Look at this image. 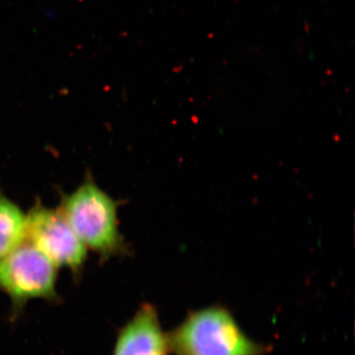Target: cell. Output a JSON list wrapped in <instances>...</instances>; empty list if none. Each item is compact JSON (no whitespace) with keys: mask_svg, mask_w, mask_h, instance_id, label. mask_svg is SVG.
Listing matches in <instances>:
<instances>
[{"mask_svg":"<svg viewBox=\"0 0 355 355\" xmlns=\"http://www.w3.org/2000/svg\"><path fill=\"white\" fill-rule=\"evenodd\" d=\"M58 211L83 246L103 261L127 253L118 218V202L88 175L78 188L62 193Z\"/></svg>","mask_w":355,"mask_h":355,"instance_id":"6da1fadb","label":"cell"},{"mask_svg":"<svg viewBox=\"0 0 355 355\" xmlns=\"http://www.w3.org/2000/svg\"><path fill=\"white\" fill-rule=\"evenodd\" d=\"M167 338L169 349L178 355H259L263 352L220 307L191 313Z\"/></svg>","mask_w":355,"mask_h":355,"instance_id":"7a4b0ae2","label":"cell"},{"mask_svg":"<svg viewBox=\"0 0 355 355\" xmlns=\"http://www.w3.org/2000/svg\"><path fill=\"white\" fill-rule=\"evenodd\" d=\"M58 270L26 242L0 258V292L10 299L12 317H17L31 300L57 302Z\"/></svg>","mask_w":355,"mask_h":355,"instance_id":"3957f363","label":"cell"},{"mask_svg":"<svg viewBox=\"0 0 355 355\" xmlns=\"http://www.w3.org/2000/svg\"><path fill=\"white\" fill-rule=\"evenodd\" d=\"M25 242L44 254L57 268H67L80 277L87 249L58 209L38 202L26 214Z\"/></svg>","mask_w":355,"mask_h":355,"instance_id":"277c9868","label":"cell"},{"mask_svg":"<svg viewBox=\"0 0 355 355\" xmlns=\"http://www.w3.org/2000/svg\"><path fill=\"white\" fill-rule=\"evenodd\" d=\"M169 349L155 308L144 304L121 329L112 355H168Z\"/></svg>","mask_w":355,"mask_h":355,"instance_id":"5b68a950","label":"cell"},{"mask_svg":"<svg viewBox=\"0 0 355 355\" xmlns=\"http://www.w3.org/2000/svg\"><path fill=\"white\" fill-rule=\"evenodd\" d=\"M26 214L0 190V258L25 242Z\"/></svg>","mask_w":355,"mask_h":355,"instance_id":"8992f818","label":"cell"}]
</instances>
